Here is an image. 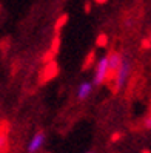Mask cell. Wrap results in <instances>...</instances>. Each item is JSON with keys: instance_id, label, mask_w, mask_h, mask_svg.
<instances>
[{"instance_id": "obj_16", "label": "cell", "mask_w": 151, "mask_h": 153, "mask_svg": "<svg viewBox=\"0 0 151 153\" xmlns=\"http://www.w3.org/2000/svg\"><path fill=\"white\" fill-rule=\"evenodd\" d=\"M148 40H150V42H151V33H150V39H148Z\"/></svg>"}, {"instance_id": "obj_1", "label": "cell", "mask_w": 151, "mask_h": 153, "mask_svg": "<svg viewBox=\"0 0 151 153\" xmlns=\"http://www.w3.org/2000/svg\"><path fill=\"white\" fill-rule=\"evenodd\" d=\"M131 70H133V62H131V59L127 57V56H123L122 64H120L116 76H114V79H113V90H114V93H119L120 90L125 87V84L128 82V79H130Z\"/></svg>"}, {"instance_id": "obj_14", "label": "cell", "mask_w": 151, "mask_h": 153, "mask_svg": "<svg viewBox=\"0 0 151 153\" xmlns=\"http://www.w3.org/2000/svg\"><path fill=\"white\" fill-rule=\"evenodd\" d=\"M142 153H150V150H144V152H142Z\"/></svg>"}, {"instance_id": "obj_8", "label": "cell", "mask_w": 151, "mask_h": 153, "mask_svg": "<svg viewBox=\"0 0 151 153\" xmlns=\"http://www.w3.org/2000/svg\"><path fill=\"white\" fill-rule=\"evenodd\" d=\"M144 128L151 130V114H150V116H147V118L144 119Z\"/></svg>"}, {"instance_id": "obj_3", "label": "cell", "mask_w": 151, "mask_h": 153, "mask_svg": "<svg viewBox=\"0 0 151 153\" xmlns=\"http://www.w3.org/2000/svg\"><path fill=\"white\" fill-rule=\"evenodd\" d=\"M45 144H46V133L43 130H37L32 134V138L29 139L26 150H28V153H39L45 147Z\"/></svg>"}, {"instance_id": "obj_15", "label": "cell", "mask_w": 151, "mask_h": 153, "mask_svg": "<svg viewBox=\"0 0 151 153\" xmlns=\"http://www.w3.org/2000/svg\"><path fill=\"white\" fill-rule=\"evenodd\" d=\"M85 153H94V152H93V150H90V152H85Z\"/></svg>"}, {"instance_id": "obj_12", "label": "cell", "mask_w": 151, "mask_h": 153, "mask_svg": "<svg viewBox=\"0 0 151 153\" xmlns=\"http://www.w3.org/2000/svg\"><path fill=\"white\" fill-rule=\"evenodd\" d=\"M96 3H99V5H103V3H106V0H94Z\"/></svg>"}, {"instance_id": "obj_5", "label": "cell", "mask_w": 151, "mask_h": 153, "mask_svg": "<svg viewBox=\"0 0 151 153\" xmlns=\"http://www.w3.org/2000/svg\"><path fill=\"white\" fill-rule=\"evenodd\" d=\"M93 82H90V80H85V82L79 84L77 87V101H86L88 97H90L91 91H93Z\"/></svg>"}, {"instance_id": "obj_9", "label": "cell", "mask_w": 151, "mask_h": 153, "mask_svg": "<svg viewBox=\"0 0 151 153\" xmlns=\"http://www.w3.org/2000/svg\"><path fill=\"white\" fill-rule=\"evenodd\" d=\"M5 144H6V136H5V134H2V136H0V150L5 147Z\"/></svg>"}, {"instance_id": "obj_7", "label": "cell", "mask_w": 151, "mask_h": 153, "mask_svg": "<svg viewBox=\"0 0 151 153\" xmlns=\"http://www.w3.org/2000/svg\"><path fill=\"white\" fill-rule=\"evenodd\" d=\"M94 54H96L94 51H91L90 54H88V59H86V62H85V67H83V70H86L88 67H90V62L93 64V60H94Z\"/></svg>"}, {"instance_id": "obj_13", "label": "cell", "mask_w": 151, "mask_h": 153, "mask_svg": "<svg viewBox=\"0 0 151 153\" xmlns=\"http://www.w3.org/2000/svg\"><path fill=\"white\" fill-rule=\"evenodd\" d=\"M85 11H86V13H90V3H86V5H85Z\"/></svg>"}, {"instance_id": "obj_6", "label": "cell", "mask_w": 151, "mask_h": 153, "mask_svg": "<svg viewBox=\"0 0 151 153\" xmlns=\"http://www.w3.org/2000/svg\"><path fill=\"white\" fill-rule=\"evenodd\" d=\"M106 43H108L106 34H100L99 37H97V47H106Z\"/></svg>"}, {"instance_id": "obj_11", "label": "cell", "mask_w": 151, "mask_h": 153, "mask_svg": "<svg viewBox=\"0 0 151 153\" xmlns=\"http://www.w3.org/2000/svg\"><path fill=\"white\" fill-rule=\"evenodd\" d=\"M120 138V133H116V134H113V142H116L117 139Z\"/></svg>"}, {"instance_id": "obj_2", "label": "cell", "mask_w": 151, "mask_h": 153, "mask_svg": "<svg viewBox=\"0 0 151 153\" xmlns=\"http://www.w3.org/2000/svg\"><path fill=\"white\" fill-rule=\"evenodd\" d=\"M108 80V59L106 56L100 57L94 65V77H93V85L100 87Z\"/></svg>"}, {"instance_id": "obj_10", "label": "cell", "mask_w": 151, "mask_h": 153, "mask_svg": "<svg viewBox=\"0 0 151 153\" xmlns=\"http://www.w3.org/2000/svg\"><path fill=\"white\" fill-rule=\"evenodd\" d=\"M142 47H144V48H150V47H151V42H150V40H144Z\"/></svg>"}, {"instance_id": "obj_4", "label": "cell", "mask_w": 151, "mask_h": 153, "mask_svg": "<svg viewBox=\"0 0 151 153\" xmlns=\"http://www.w3.org/2000/svg\"><path fill=\"white\" fill-rule=\"evenodd\" d=\"M106 59H108V80H113L116 73H117L119 67H120V64H122L123 56L119 51H111L106 54Z\"/></svg>"}]
</instances>
